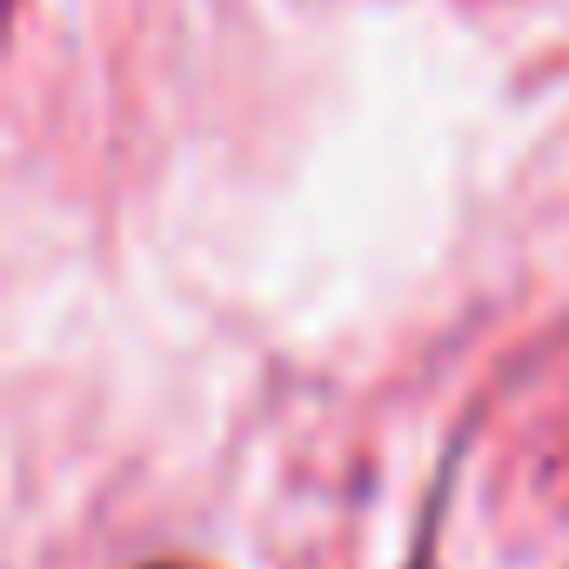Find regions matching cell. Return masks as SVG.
Masks as SVG:
<instances>
[{
  "instance_id": "obj_1",
  "label": "cell",
  "mask_w": 569,
  "mask_h": 569,
  "mask_svg": "<svg viewBox=\"0 0 569 569\" xmlns=\"http://www.w3.org/2000/svg\"><path fill=\"white\" fill-rule=\"evenodd\" d=\"M161 569H188V562H161Z\"/></svg>"
}]
</instances>
